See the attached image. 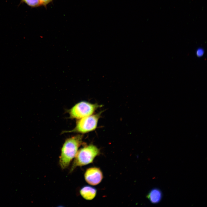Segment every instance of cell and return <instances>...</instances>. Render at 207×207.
Segmentation results:
<instances>
[{"instance_id": "6da1fadb", "label": "cell", "mask_w": 207, "mask_h": 207, "mask_svg": "<svg viewBox=\"0 0 207 207\" xmlns=\"http://www.w3.org/2000/svg\"><path fill=\"white\" fill-rule=\"evenodd\" d=\"M83 138L82 135L78 134L65 140L59 157V163L62 169L67 168L75 157L79 147L83 144Z\"/></svg>"}, {"instance_id": "7a4b0ae2", "label": "cell", "mask_w": 207, "mask_h": 207, "mask_svg": "<svg viewBox=\"0 0 207 207\" xmlns=\"http://www.w3.org/2000/svg\"><path fill=\"white\" fill-rule=\"evenodd\" d=\"M100 153L99 149L93 144L85 146L77 151L71 167V172L77 167L92 163L95 158Z\"/></svg>"}, {"instance_id": "3957f363", "label": "cell", "mask_w": 207, "mask_h": 207, "mask_svg": "<svg viewBox=\"0 0 207 207\" xmlns=\"http://www.w3.org/2000/svg\"><path fill=\"white\" fill-rule=\"evenodd\" d=\"M101 113L91 115L78 119L74 128L69 131H64L63 133H75L84 134L94 130L97 128Z\"/></svg>"}, {"instance_id": "277c9868", "label": "cell", "mask_w": 207, "mask_h": 207, "mask_svg": "<svg viewBox=\"0 0 207 207\" xmlns=\"http://www.w3.org/2000/svg\"><path fill=\"white\" fill-rule=\"evenodd\" d=\"M101 106L97 104H93L82 101L75 105L68 111L71 119H79L92 115L94 111Z\"/></svg>"}, {"instance_id": "5b68a950", "label": "cell", "mask_w": 207, "mask_h": 207, "mask_svg": "<svg viewBox=\"0 0 207 207\" xmlns=\"http://www.w3.org/2000/svg\"><path fill=\"white\" fill-rule=\"evenodd\" d=\"M103 177L102 172L100 169L97 167H91L87 168L84 174L86 182L92 185L99 184Z\"/></svg>"}, {"instance_id": "8992f818", "label": "cell", "mask_w": 207, "mask_h": 207, "mask_svg": "<svg viewBox=\"0 0 207 207\" xmlns=\"http://www.w3.org/2000/svg\"><path fill=\"white\" fill-rule=\"evenodd\" d=\"M81 195L87 200H91L95 197L97 190L94 187L88 185L83 187L80 191Z\"/></svg>"}, {"instance_id": "52a82bcc", "label": "cell", "mask_w": 207, "mask_h": 207, "mask_svg": "<svg viewBox=\"0 0 207 207\" xmlns=\"http://www.w3.org/2000/svg\"><path fill=\"white\" fill-rule=\"evenodd\" d=\"M147 198L152 203L159 202L162 197L161 191L158 189H154L150 191L147 195Z\"/></svg>"}, {"instance_id": "ba28073f", "label": "cell", "mask_w": 207, "mask_h": 207, "mask_svg": "<svg viewBox=\"0 0 207 207\" xmlns=\"http://www.w3.org/2000/svg\"><path fill=\"white\" fill-rule=\"evenodd\" d=\"M22 2L26 3L29 6L35 7L41 5L39 0H22Z\"/></svg>"}, {"instance_id": "9c48e42d", "label": "cell", "mask_w": 207, "mask_h": 207, "mask_svg": "<svg viewBox=\"0 0 207 207\" xmlns=\"http://www.w3.org/2000/svg\"><path fill=\"white\" fill-rule=\"evenodd\" d=\"M204 51L202 48H198L196 51V54L198 57L202 56L204 54Z\"/></svg>"}, {"instance_id": "30bf717a", "label": "cell", "mask_w": 207, "mask_h": 207, "mask_svg": "<svg viewBox=\"0 0 207 207\" xmlns=\"http://www.w3.org/2000/svg\"><path fill=\"white\" fill-rule=\"evenodd\" d=\"M52 1L53 0H39L41 5L45 7Z\"/></svg>"}]
</instances>
